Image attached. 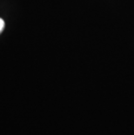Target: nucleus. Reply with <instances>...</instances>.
Returning <instances> with one entry per match:
<instances>
[{
    "label": "nucleus",
    "instance_id": "obj_1",
    "mask_svg": "<svg viewBox=\"0 0 134 135\" xmlns=\"http://www.w3.org/2000/svg\"><path fill=\"white\" fill-rule=\"evenodd\" d=\"M4 27V20H3L2 18H0V33L2 32Z\"/></svg>",
    "mask_w": 134,
    "mask_h": 135
}]
</instances>
